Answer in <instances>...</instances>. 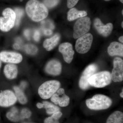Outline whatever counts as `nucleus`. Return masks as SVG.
I'll return each instance as SVG.
<instances>
[{
    "label": "nucleus",
    "mask_w": 123,
    "mask_h": 123,
    "mask_svg": "<svg viewBox=\"0 0 123 123\" xmlns=\"http://www.w3.org/2000/svg\"><path fill=\"white\" fill-rule=\"evenodd\" d=\"M26 11L33 21L36 22L44 20L48 15L47 8L38 0H30L27 3Z\"/></svg>",
    "instance_id": "nucleus-1"
},
{
    "label": "nucleus",
    "mask_w": 123,
    "mask_h": 123,
    "mask_svg": "<svg viewBox=\"0 0 123 123\" xmlns=\"http://www.w3.org/2000/svg\"><path fill=\"white\" fill-rule=\"evenodd\" d=\"M112 103V100L110 98L101 94L95 95L92 98L86 101V104L89 109L96 111L108 109L111 106Z\"/></svg>",
    "instance_id": "nucleus-2"
},
{
    "label": "nucleus",
    "mask_w": 123,
    "mask_h": 123,
    "mask_svg": "<svg viewBox=\"0 0 123 123\" xmlns=\"http://www.w3.org/2000/svg\"><path fill=\"white\" fill-rule=\"evenodd\" d=\"M61 83L58 81L51 80L45 82L39 86L38 93L43 99L50 98L60 89Z\"/></svg>",
    "instance_id": "nucleus-3"
},
{
    "label": "nucleus",
    "mask_w": 123,
    "mask_h": 123,
    "mask_svg": "<svg viewBox=\"0 0 123 123\" xmlns=\"http://www.w3.org/2000/svg\"><path fill=\"white\" fill-rule=\"evenodd\" d=\"M111 73L103 71L95 73L90 78L88 82L90 86L97 88H104L111 82Z\"/></svg>",
    "instance_id": "nucleus-4"
},
{
    "label": "nucleus",
    "mask_w": 123,
    "mask_h": 123,
    "mask_svg": "<svg viewBox=\"0 0 123 123\" xmlns=\"http://www.w3.org/2000/svg\"><path fill=\"white\" fill-rule=\"evenodd\" d=\"M4 17H0V30L7 32L13 28L15 24L16 15L15 12L10 8L5 9L2 12Z\"/></svg>",
    "instance_id": "nucleus-5"
},
{
    "label": "nucleus",
    "mask_w": 123,
    "mask_h": 123,
    "mask_svg": "<svg viewBox=\"0 0 123 123\" xmlns=\"http://www.w3.org/2000/svg\"><path fill=\"white\" fill-rule=\"evenodd\" d=\"M91 25V21L88 17L80 18L77 20L74 27V38H78L87 34L90 30Z\"/></svg>",
    "instance_id": "nucleus-6"
},
{
    "label": "nucleus",
    "mask_w": 123,
    "mask_h": 123,
    "mask_svg": "<svg viewBox=\"0 0 123 123\" xmlns=\"http://www.w3.org/2000/svg\"><path fill=\"white\" fill-rule=\"evenodd\" d=\"M93 40V36L87 33L78 38L76 44V50L80 54H85L90 50Z\"/></svg>",
    "instance_id": "nucleus-7"
},
{
    "label": "nucleus",
    "mask_w": 123,
    "mask_h": 123,
    "mask_svg": "<svg viewBox=\"0 0 123 123\" xmlns=\"http://www.w3.org/2000/svg\"><path fill=\"white\" fill-rule=\"evenodd\" d=\"M98 66L95 64H92L87 66L84 70L79 81V86L81 89H88L90 86L88 80L91 76L97 72Z\"/></svg>",
    "instance_id": "nucleus-8"
},
{
    "label": "nucleus",
    "mask_w": 123,
    "mask_h": 123,
    "mask_svg": "<svg viewBox=\"0 0 123 123\" xmlns=\"http://www.w3.org/2000/svg\"><path fill=\"white\" fill-rule=\"evenodd\" d=\"M114 68L111 74V79L114 82H120L123 80V61L119 57L114 60Z\"/></svg>",
    "instance_id": "nucleus-9"
},
{
    "label": "nucleus",
    "mask_w": 123,
    "mask_h": 123,
    "mask_svg": "<svg viewBox=\"0 0 123 123\" xmlns=\"http://www.w3.org/2000/svg\"><path fill=\"white\" fill-rule=\"evenodd\" d=\"M17 99L15 94L10 90H6L0 93V106L8 107L14 105Z\"/></svg>",
    "instance_id": "nucleus-10"
},
{
    "label": "nucleus",
    "mask_w": 123,
    "mask_h": 123,
    "mask_svg": "<svg viewBox=\"0 0 123 123\" xmlns=\"http://www.w3.org/2000/svg\"><path fill=\"white\" fill-rule=\"evenodd\" d=\"M51 100L56 105H59L62 107H65L69 104L70 98L65 94L64 89L60 88L51 97Z\"/></svg>",
    "instance_id": "nucleus-11"
},
{
    "label": "nucleus",
    "mask_w": 123,
    "mask_h": 123,
    "mask_svg": "<svg viewBox=\"0 0 123 123\" xmlns=\"http://www.w3.org/2000/svg\"><path fill=\"white\" fill-rule=\"evenodd\" d=\"M22 56L14 52L4 51L0 52V60L5 63L18 64L22 61Z\"/></svg>",
    "instance_id": "nucleus-12"
},
{
    "label": "nucleus",
    "mask_w": 123,
    "mask_h": 123,
    "mask_svg": "<svg viewBox=\"0 0 123 123\" xmlns=\"http://www.w3.org/2000/svg\"><path fill=\"white\" fill-rule=\"evenodd\" d=\"M59 50L63 55L64 60L68 63H70L75 53L72 44L68 43H62L59 46Z\"/></svg>",
    "instance_id": "nucleus-13"
},
{
    "label": "nucleus",
    "mask_w": 123,
    "mask_h": 123,
    "mask_svg": "<svg viewBox=\"0 0 123 123\" xmlns=\"http://www.w3.org/2000/svg\"><path fill=\"white\" fill-rule=\"evenodd\" d=\"M94 25L98 33L104 37H107L110 35L113 29L112 23H108L104 25L98 18H96L94 20Z\"/></svg>",
    "instance_id": "nucleus-14"
},
{
    "label": "nucleus",
    "mask_w": 123,
    "mask_h": 123,
    "mask_svg": "<svg viewBox=\"0 0 123 123\" xmlns=\"http://www.w3.org/2000/svg\"><path fill=\"white\" fill-rule=\"evenodd\" d=\"M62 66L60 62L57 60H52L49 62L45 68V72L50 75L56 76L61 73Z\"/></svg>",
    "instance_id": "nucleus-15"
},
{
    "label": "nucleus",
    "mask_w": 123,
    "mask_h": 123,
    "mask_svg": "<svg viewBox=\"0 0 123 123\" xmlns=\"http://www.w3.org/2000/svg\"><path fill=\"white\" fill-rule=\"evenodd\" d=\"M108 53L111 56H123V45L117 42H113L108 48Z\"/></svg>",
    "instance_id": "nucleus-16"
},
{
    "label": "nucleus",
    "mask_w": 123,
    "mask_h": 123,
    "mask_svg": "<svg viewBox=\"0 0 123 123\" xmlns=\"http://www.w3.org/2000/svg\"><path fill=\"white\" fill-rule=\"evenodd\" d=\"M4 73L7 79H13L17 76V67L14 64L9 63L5 66L4 70Z\"/></svg>",
    "instance_id": "nucleus-17"
},
{
    "label": "nucleus",
    "mask_w": 123,
    "mask_h": 123,
    "mask_svg": "<svg viewBox=\"0 0 123 123\" xmlns=\"http://www.w3.org/2000/svg\"><path fill=\"white\" fill-rule=\"evenodd\" d=\"M60 39V36L59 34H56L50 38L44 40L43 46L46 50L50 51L55 48L58 44Z\"/></svg>",
    "instance_id": "nucleus-18"
},
{
    "label": "nucleus",
    "mask_w": 123,
    "mask_h": 123,
    "mask_svg": "<svg viewBox=\"0 0 123 123\" xmlns=\"http://www.w3.org/2000/svg\"><path fill=\"white\" fill-rule=\"evenodd\" d=\"M87 15L85 11H79L75 8H72L68 13V19L69 21L78 18L84 17Z\"/></svg>",
    "instance_id": "nucleus-19"
},
{
    "label": "nucleus",
    "mask_w": 123,
    "mask_h": 123,
    "mask_svg": "<svg viewBox=\"0 0 123 123\" xmlns=\"http://www.w3.org/2000/svg\"><path fill=\"white\" fill-rule=\"evenodd\" d=\"M106 123H123V113L116 111L110 115Z\"/></svg>",
    "instance_id": "nucleus-20"
},
{
    "label": "nucleus",
    "mask_w": 123,
    "mask_h": 123,
    "mask_svg": "<svg viewBox=\"0 0 123 123\" xmlns=\"http://www.w3.org/2000/svg\"><path fill=\"white\" fill-rule=\"evenodd\" d=\"M6 116L9 120L13 122H17L23 119L21 114H18V111L15 107L12 108L11 111L7 112Z\"/></svg>",
    "instance_id": "nucleus-21"
},
{
    "label": "nucleus",
    "mask_w": 123,
    "mask_h": 123,
    "mask_svg": "<svg viewBox=\"0 0 123 123\" xmlns=\"http://www.w3.org/2000/svg\"><path fill=\"white\" fill-rule=\"evenodd\" d=\"M13 89L15 92L14 94L19 102L22 104H26L27 102V98L23 91L16 86H14Z\"/></svg>",
    "instance_id": "nucleus-22"
},
{
    "label": "nucleus",
    "mask_w": 123,
    "mask_h": 123,
    "mask_svg": "<svg viewBox=\"0 0 123 123\" xmlns=\"http://www.w3.org/2000/svg\"><path fill=\"white\" fill-rule=\"evenodd\" d=\"M43 108L46 109V113L48 114L52 115L53 113L60 111V108L58 106L48 101H43Z\"/></svg>",
    "instance_id": "nucleus-23"
},
{
    "label": "nucleus",
    "mask_w": 123,
    "mask_h": 123,
    "mask_svg": "<svg viewBox=\"0 0 123 123\" xmlns=\"http://www.w3.org/2000/svg\"><path fill=\"white\" fill-rule=\"evenodd\" d=\"M26 53L31 55H34L37 53L38 49L35 45L33 44H27L24 47Z\"/></svg>",
    "instance_id": "nucleus-24"
},
{
    "label": "nucleus",
    "mask_w": 123,
    "mask_h": 123,
    "mask_svg": "<svg viewBox=\"0 0 123 123\" xmlns=\"http://www.w3.org/2000/svg\"><path fill=\"white\" fill-rule=\"evenodd\" d=\"M14 11L16 15L15 24L16 26H18L20 24L21 19L24 15V11L22 9L19 8H15Z\"/></svg>",
    "instance_id": "nucleus-25"
},
{
    "label": "nucleus",
    "mask_w": 123,
    "mask_h": 123,
    "mask_svg": "<svg viewBox=\"0 0 123 123\" xmlns=\"http://www.w3.org/2000/svg\"><path fill=\"white\" fill-rule=\"evenodd\" d=\"M60 0H43V3L47 8H51L56 6L59 2Z\"/></svg>",
    "instance_id": "nucleus-26"
},
{
    "label": "nucleus",
    "mask_w": 123,
    "mask_h": 123,
    "mask_svg": "<svg viewBox=\"0 0 123 123\" xmlns=\"http://www.w3.org/2000/svg\"><path fill=\"white\" fill-rule=\"evenodd\" d=\"M20 114L23 119L29 118L31 116V112L27 108H24L21 111Z\"/></svg>",
    "instance_id": "nucleus-27"
},
{
    "label": "nucleus",
    "mask_w": 123,
    "mask_h": 123,
    "mask_svg": "<svg viewBox=\"0 0 123 123\" xmlns=\"http://www.w3.org/2000/svg\"><path fill=\"white\" fill-rule=\"evenodd\" d=\"M79 0H67V6L69 8H72L75 6Z\"/></svg>",
    "instance_id": "nucleus-28"
},
{
    "label": "nucleus",
    "mask_w": 123,
    "mask_h": 123,
    "mask_svg": "<svg viewBox=\"0 0 123 123\" xmlns=\"http://www.w3.org/2000/svg\"><path fill=\"white\" fill-rule=\"evenodd\" d=\"M62 112H61L60 111H57V112L53 113V114L51 116L53 119L55 120H58L59 119L61 118V117L62 116Z\"/></svg>",
    "instance_id": "nucleus-29"
},
{
    "label": "nucleus",
    "mask_w": 123,
    "mask_h": 123,
    "mask_svg": "<svg viewBox=\"0 0 123 123\" xmlns=\"http://www.w3.org/2000/svg\"><path fill=\"white\" fill-rule=\"evenodd\" d=\"M33 37L34 39L36 42H38L39 41L40 37V33L39 31L36 30L35 31Z\"/></svg>",
    "instance_id": "nucleus-30"
},
{
    "label": "nucleus",
    "mask_w": 123,
    "mask_h": 123,
    "mask_svg": "<svg viewBox=\"0 0 123 123\" xmlns=\"http://www.w3.org/2000/svg\"><path fill=\"white\" fill-rule=\"evenodd\" d=\"M53 33L52 30L49 29H44L43 31V34L46 36H50L52 35Z\"/></svg>",
    "instance_id": "nucleus-31"
},
{
    "label": "nucleus",
    "mask_w": 123,
    "mask_h": 123,
    "mask_svg": "<svg viewBox=\"0 0 123 123\" xmlns=\"http://www.w3.org/2000/svg\"><path fill=\"white\" fill-rule=\"evenodd\" d=\"M24 35L27 39H30V31L28 29L25 30L24 32Z\"/></svg>",
    "instance_id": "nucleus-32"
},
{
    "label": "nucleus",
    "mask_w": 123,
    "mask_h": 123,
    "mask_svg": "<svg viewBox=\"0 0 123 123\" xmlns=\"http://www.w3.org/2000/svg\"><path fill=\"white\" fill-rule=\"evenodd\" d=\"M13 47L14 49L17 50H19L21 48L20 45L18 43H14L13 45Z\"/></svg>",
    "instance_id": "nucleus-33"
},
{
    "label": "nucleus",
    "mask_w": 123,
    "mask_h": 123,
    "mask_svg": "<svg viewBox=\"0 0 123 123\" xmlns=\"http://www.w3.org/2000/svg\"><path fill=\"white\" fill-rule=\"evenodd\" d=\"M36 106L39 109H41L42 108H43V103H38L36 104Z\"/></svg>",
    "instance_id": "nucleus-34"
},
{
    "label": "nucleus",
    "mask_w": 123,
    "mask_h": 123,
    "mask_svg": "<svg viewBox=\"0 0 123 123\" xmlns=\"http://www.w3.org/2000/svg\"><path fill=\"white\" fill-rule=\"evenodd\" d=\"M119 41L121 42L122 43H123V36H121V37H120L119 39Z\"/></svg>",
    "instance_id": "nucleus-35"
},
{
    "label": "nucleus",
    "mask_w": 123,
    "mask_h": 123,
    "mask_svg": "<svg viewBox=\"0 0 123 123\" xmlns=\"http://www.w3.org/2000/svg\"><path fill=\"white\" fill-rule=\"evenodd\" d=\"M51 123H59V122L57 120H54Z\"/></svg>",
    "instance_id": "nucleus-36"
},
{
    "label": "nucleus",
    "mask_w": 123,
    "mask_h": 123,
    "mask_svg": "<svg viewBox=\"0 0 123 123\" xmlns=\"http://www.w3.org/2000/svg\"><path fill=\"white\" fill-rule=\"evenodd\" d=\"M120 97H121V98H123V90H122V92L120 93Z\"/></svg>",
    "instance_id": "nucleus-37"
},
{
    "label": "nucleus",
    "mask_w": 123,
    "mask_h": 123,
    "mask_svg": "<svg viewBox=\"0 0 123 123\" xmlns=\"http://www.w3.org/2000/svg\"><path fill=\"white\" fill-rule=\"evenodd\" d=\"M1 62L0 60V68L1 67Z\"/></svg>",
    "instance_id": "nucleus-38"
},
{
    "label": "nucleus",
    "mask_w": 123,
    "mask_h": 123,
    "mask_svg": "<svg viewBox=\"0 0 123 123\" xmlns=\"http://www.w3.org/2000/svg\"><path fill=\"white\" fill-rule=\"evenodd\" d=\"M120 1H121V2H122V3H123V0H119Z\"/></svg>",
    "instance_id": "nucleus-39"
},
{
    "label": "nucleus",
    "mask_w": 123,
    "mask_h": 123,
    "mask_svg": "<svg viewBox=\"0 0 123 123\" xmlns=\"http://www.w3.org/2000/svg\"><path fill=\"white\" fill-rule=\"evenodd\" d=\"M121 26H122V27L123 28V22H122V24H121Z\"/></svg>",
    "instance_id": "nucleus-40"
},
{
    "label": "nucleus",
    "mask_w": 123,
    "mask_h": 123,
    "mask_svg": "<svg viewBox=\"0 0 123 123\" xmlns=\"http://www.w3.org/2000/svg\"><path fill=\"white\" fill-rule=\"evenodd\" d=\"M104 0L105 1H109L111 0Z\"/></svg>",
    "instance_id": "nucleus-41"
},
{
    "label": "nucleus",
    "mask_w": 123,
    "mask_h": 123,
    "mask_svg": "<svg viewBox=\"0 0 123 123\" xmlns=\"http://www.w3.org/2000/svg\"><path fill=\"white\" fill-rule=\"evenodd\" d=\"M20 1H22L23 0H20Z\"/></svg>",
    "instance_id": "nucleus-42"
},
{
    "label": "nucleus",
    "mask_w": 123,
    "mask_h": 123,
    "mask_svg": "<svg viewBox=\"0 0 123 123\" xmlns=\"http://www.w3.org/2000/svg\"><path fill=\"white\" fill-rule=\"evenodd\" d=\"M122 14H123V10H122Z\"/></svg>",
    "instance_id": "nucleus-43"
}]
</instances>
